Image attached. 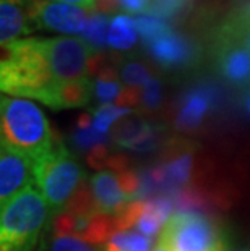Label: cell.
Wrapping results in <instances>:
<instances>
[{
  "label": "cell",
  "mask_w": 250,
  "mask_h": 251,
  "mask_svg": "<svg viewBox=\"0 0 250 251\" xmlns=\"http://www.w3.org/2000/svg\"><path fill=\"white\" fill-rule=\"evenodd\" d=\"M236 17L242 18V20H246V21H250V2L246 5V7H242L241 10H239Z\"/></svg>",
  "instance_id": "f546056e"
},
{
  "label": "cell",
  "mask_w": 250,
  "mask_h": 251,
  "mask_svg": "<svg viewBox=\"0 0 250 251\" xmlns=\"http://www.w3.org/2000/svg\"><path fill=\"white\" fill-rule=\"evenodd\" d=\"M163 99V89H161V81L156 78H150L145 86L141 89V104L145 109L154 110L161 105Z\"/></svg>",
  "instance_id": "484cf974"
},
{
  "label": "cell",
  "mask_w": 250,
  "mask_h": 251,
  "mask_svg": "<svg viewBox=\"0 0 250 251\" xmlns=\"http://www.w3.org/2000/svg\"><path fill=\"white\" fill-rule=\"evenodd\" d=\"M82 167L62 143H56L34 161V183L39 186L52 216H58L65 211L82 186Z\"/></svg>",
  "instance_id": "277c9868"
},
{
  "label": "cell",
  "mask_w": 250,
  "mask_h": 251,
  "mask_svg": "<svg viewBox=\"0 0 250 251\" xmlns=\"http://www.w3.org/2000/svg\"><path fill=\"white\" fill-rule=\"evenodd\" d=\"M153 240L134 230H117L106 242L104 251H150Z\"/></svg>",
  "instance_id": "ac0fdd59"
},
{
  "label": "cell",
  "mask_w": 250,
  "mask_h": 251,
  "mask_svg": "<svg viewBox=\"0 0 250 251\" xmlns=\"http://www.w3.org/2000/svg\"><path fill=\"white\" fill-rule=\"evenodd\" d=\"M99 57L82 37H23L0 57V91L54 109L63 84L94 75Z\"/></svg>",
  "instance_id": "6da1fadb"
},
{
  "label": "cell",
  "mask_w": 250,
  "mask_h": 251,
  "mask_svg": "<svg viewBox=\"0 0 250 251\" xmlns=\"http://www.w3.org/2000/svg\"><path fill=\"white\" fill-rule=\"evenodd\" d=\"M111 136L108 133H101L93 126L91 115L84 114L78 119L75 130L72 133V144L77 151H82L88 156L89 164L99 167L108 164V144Z\"/></svg>",
  "instance_id": "5bb4252c"
},
{
  "label": "cell",
  "mask_w": 250,
  "mask_h": 251,
  "mask_svg": "<svg viewBox=\"0 0 250 251\" xmlns=\"http://www.w3.org/2000/svg\"><path fill=\"white\" fill-rule=\"evenodd\" d=\"M241 105H242L244 112L250 117V88H247L246 91H244V94L241 98Z\"/></svg>",
  "instance_id": "f1b7e54d"
},
{
  "label": "cell",
  "mask_w": 250,
  "mask_h": 251,
  "mask_svg": "<svg viewBox=\"0 0 250 251\" xmlns=\"http://www.w3.org/2000/svg\"><path fill=\"white\" fill-rule=\"evenodd\" d=\"M33 0H0V46L23 39L33 33L29 7Z\"/></svg>",
  "instance_id": "7c38bea8"
},
{
  "label": "cell",
  "mask_w": 250,
  "mask_h": 251,
  "mask_svg": "<svg viewBox=\"0 0 250 251\" xmlns=\"http://www.w3.org/2000/svg\"><path fill=\"white\" fill-rule=\"evenodd\" d=\"M109 15L96 13L93 12L89 15L86 28L83 31L82 39L86 42L88 46H91L94 50L99 52L108 46V33H109V25H111Z\"/></svg>",
  "instance_id": "d6986e66"
},
{
  "label": "cell",
  "mask_w": 250,
  "mask_h": 251,
  "mask_svg": "<svg viewBox=\"0 0 250 251\" xmlns=\"http://www.w3.org/2000/svg\"><path fill=\"white\" fill-rule=\"evenodd\" d=\"M51 216L39 190L21 191L0 209V251H33Z\"/></svg>",
  "instance_id": "3957f363"
},
{
  "label": "cell",
  "mask_w": 250,
  "mask_h": 251,
  "mask_svg": "<svg viewBox=\"0 0 250 251\" xmlns=\"http://www.w3.org/2000/svg\"><path fill=\"white\" fill-rule=\"evenodd\" d=\"M34 183V161L0 143V209Z\"/></svg>",
  "instance_id": "ba28073f"
},
{
  "label": "cell",
  "mask_w": 250,
  "mask_h": 251,
  "mask_svg": "<svg viewBox=\"0 0 250 251\" xmlns=\"http://www.w3.org/2000/svg\"><path fill=\"white\" fill-rule=\"evenodd\" d=\"M119 78L127 88H140L150 81L151 75L143 63L137 60H124L119 68Z\"/></svg>",
  "instance_id": "7402d4cb"
},
{
  "label": "cell",
  "mask_w": 250,
  "mask_h": 251,
  "mask_svg": "<svg viewBox=\"0 0 250 251\" xmlns=\"http://www.w3.org/2000/svg\"><path fill=\"white\" fill-rule=\"evenodd\" d=\"M119 0H94V12L111 15L119 10Z\"/></svg>",
  "instance_id": "4316f807"
},
{
  "label": "cell",
  "mask_w": 250,
  "mask_h": 251,
  "mask_svg": "<svg viewBox=\"0 0 250 251\" xmlns=\"http://www.w3.org/2000/svg\"><path fill=\"white\" fill-rule=\"evenodd\" d=\"M153 251H169V250H167L166 245H164L161 240H159V243H156V247L153 248Z\"/></svg>",
  "instance_id": "4dcf8cb0"
},
{
  "label": "cell",
  "mask_w": 250,
  "mask_h": 251,
  "mask_svg": "<svg viewBox=\"0 0 250 251\" xmlns=\"http://www.w3.org/2000/svg\"><path fill=\"white\" fill-rule=\"evenodd\" d=\"M122 91L124 88H122L119 72L112 67L101 65L93 81V94L98 102H101V105L117 102Z\"/></svg>",
  "instance_id": "e0dca14e"
},
{
  "label": "cell",
  "mask_w": 250,
  "mask_h": 251,
  "mask_svg": "<svg viewBox=\"0 0 250 251\" xmlns=\"http://www.w3.org/2000/svg\"><path fill=\"white\" fill-rule=\"evenodd\" d=\"M221 33L231 36L239 44L244 46L250 52V21H246L239 17H231L229 21L224 25Z\"/></svg>",
  "instance_id": "cb8c5ba5"
},
{
  "label": "cell",
  "mask_w": 250,
  "mask_h": 251,
  "mask_svg": "<svg viewBox=\"0 0 250 251\" xmlns=\"http://www.w3.org/2000/svg\"><path fill=\"white\" fill-rule=\"evenodd\" d=\"M137 23L135 20L127 13H119L111 20L108 46L115 50H129L137 44Z\"/></svg>",
  "instance_id": "9a60e30c"
},
{
  "label": "cell",
  "mask_w": 250,
  "mask_h": 251,
  "mask_svg": "<svg viewBox=\"0 0 250 251\" xmlns=\"http://www.w3.org/2000/svg\"><path fill=\"white\" fill-rule=\"evenodd\" d=\"M218 100V91L210 84H200L189 89L184 94L182 102L175 117V126L180 131H194L196 130L205 115L211 110Z\"/></svg>",
  "instance_id": "8fae6325"
},
{
  "label": "cell",
  "mask_w": 250,
  "mask_h": 251,
  "mask_svg": "<svg viewBox=\"0 0 250 251\" xmlns=\"http://www.w3.org/2000/svg\"><path fill=\"white\" fill-rule=\"evenodd\" d=\"M93 96V79L91 76L77 79V81L63 84L58 91L54 109H70L83 107L91 100Z\"/></svg>",
  "instance_id": "2e32d148"
},
{
  "label": "cell",
  "mask_w": 250,
  "mask_h": 251,
  "mask_svg": "<svg viewBox=\"0 0 250 251\" xmlns=\"http://www.w3.org/2000/svg\"><path fill=\"white\" fill-rule=\"evenodd\" d=\"M159 135L161 126L140 119H127L114 126L112 141L120 148L146 152L158 144Z\"/></svg>",
  "instance_id": "4fadbf2b"
},
{
  "label": "cell",
  "mask_w": 250,
  "mask_h": 251,
  "mask_svg": "<svg viewBox=\"0 0 250 251\" xmlns=\"http://www.w3.org/2000/svg\"><path fill=\"white\" fill-rule=\"evenodd\" d=\"M137 23V31L138 36L141 37L143 44L150 46L151 42H154L159 37H163L164 34L171 33V26H169L167 20L159 18L156 15L151 13H141L135 18Z\"/></svg>",
  "instance_id": "ffe728a7"
},
{
  "label": "cell",
  "mask_w": 250,
  "mask_h": 251,
  "mask_svg": "<svg viewBox=\"0 0 250 251\" xmlns=\"http://www.w3.org/2000/svg\"><path fill=\"white\" fill-rule=\"evenodd\" d=\"M161 242L169 251H226L220 226L201 211H179L169 217Z\"/></svg>",
  "instance_id": "5b68a950"
},
{
  "label": "cell",
  "mask_w": 250,
  "mask_h": 251,
  "mask_svg": "<svg viewBox=\"0 0 250 251\" xmlns=\"http://www.w3.org/2000/svg\"><path fill=\"white\" fill-rule=\"evenodd\" d=\"M108 165L89 180V193L99 214L115 217L129 202L135 201L140 180L124 162L108 161Z\"/></svg>",
  "instance_id": "8992f818"
},
{
  "label": "cell",
  "mask_w": 250,
  "mask_h": 251,
  "mask_svg": "<svg viewBox=\"0 0 250 251\" xmlns=\"http://www.w3.org/2000/svg\"><path fill=\"white\" fill-rule=\"evenodd\" d=\"M215 63L224 81L237 88H250V52L224 33H220Z\"/></svg>",
  "instance_id": "30bf717a"
},
{
  "label": "cell",
  "mask_w": 250,
  "mask_h": 251,
  "mask_svg": "<svg viewBox=\"0 0 250 251\" xmlns=\"http://www.w3.org/2000/svg\"><path fill=\"white\" fill-rule=\"evenodd\" d=\"M146 49L150 57L164 70H185L194 67L200 58L198 44L174 31L151 42Z\"/></svg>",
  "instance_id": "9c48e42d"
},
{
  "label": "cell",
  "mask_w": 250,
  "mask_h": 251,
  "mask_svg": "<svg viewBox=\"0 0 250 251\" xmlns=\"http://www.w3.org/2000/svg\"><path fill=\"white\" fill-rule=\"evenodd\" d=\"M29 15L34 29L56 31L67 36L83 34L89 18L88 10L56 0H33Z\"/></svg>",
  "instance_id": "52a82bcc"
},
{
  "label": "cell",
  "mask_w": 250,
  "mask_h": 251,
  "mask_svg": "<svg viewBox=\"0 0 250 251\" xmlns=\"http://www.w3.org/2000/svg\"><path fill=\"white\" fill-rule=\"evenodd\" d=\"M0 143L36 161L56 140L39 105L28 99L0 96Z\"/></svg>",
  "instance_id": "7a4b0ae2"
},
{
  "label": "cell",
  "mask_w": 250,
  "mask_h": 251,
  "mask_svg": "<svg viewBox=\"0 0 250 251\" xmlns=\"http://www.w3.org/2000/svg\"><path fill=\"white\" fill-rule=\"evenodd\" d=\"M132 114V109L127 107H119V105L114 104H104L99 105L91 114V120H93V126L96 128L101 133H108L111 130V126L122 117Z\"/></svg>",
  "instance_id": "44dd1931"
},
{
  "label": "cell",
  "mask_w": 250,
  "mask_h": 251,
  "mask_svg": "<svg viewBox=\"0 0 250 251\" xmlns=\"http://www.w3.org/2000/svg\"><path fill=\"white\" fill-rule=\"evenodd\" d=\"M49 251H101L94 243H89L86 240L70 237V235H56L54 240H51Z\"/></svg>",
  "instance_id": "603a6c76"
},
{
  "label": "cell",
  "mask_w": 250,
  "mask_h": 251,
  "mask_svg": "<svg viewBox=\"0 0 250 251\" xmlns=\"http://www.w3.org/2000/svg\"><path fill=\"white\" fill-rule=\"evenodd\" d=\"M56 2L78 5V7L88 10V12H94V0H56Z\"/></svg>",
  "instance_id": "83f0119b"
},
{
  "label": "cell",
  "mask_w": 250,
  "mask_h": 251,
  "mask_svg": "<svg viewBox=\"0 0 250 251\" xmlns=\"http://www.w3.org/2000/svg\"><path fill=\"white\" fill-rule=\"evenodd\" d=\"M189 0H151V7L146 13L156 15L159 18H171L185 8Z\"/></svg>",
  "instance_id": "d4e9b609"
}]
</instances>
